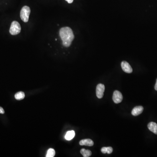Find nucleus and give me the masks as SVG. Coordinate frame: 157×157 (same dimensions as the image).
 I'll use <instances>...</instances> for the list:
<instances>
[{
    "instance_id": "nucleus-1",
    "label": "nucleus",
    "mask_w": 157,
    "mask_h": 157,
    "mask_svg": "<svg viewBox=\"0 0 157 157\" xmlns=\"http://www.w3.org/2000/svg\"><path fill=\"white\" fill-rule=\"evenodd\" d=\"M60 35L62 41V44L66 47L70 46L74 38L71 28L68 27L62 28L60 31Z\"/></svg>"
},
{
    "instance_id": "nucleus-2",
    "label": "nucleus",
    "mask_w": 157,
    "mask_h": 157,
    "mask_svg": "<svg viewBox=\"0 0 157 157\" xmlns=\"http://www.w3.org/2000/svg\"><path fill=\"white\" fill-rule=\"evenodd\" d=\"M30 8L27 6H25L22 7L20 12V17L24 22H27L28 21L29 15L30 14Z\"/></svg>"
},
{
    "instance_id": "nucleus-3",
    "label": "nucleus",
    "mask_w": 157,
    "mask_h": 157,
    "mask_svg": "<svg viewBox=\"0 0 157 157\" xmlns=\"http://www.w3.org/2000/svg\"><path fill=\"white\" fill-rule=\"evenodd\" d=\"M21 31V27L18 22L13 21L11 23L9 32L11 35L15 36L20 33Z\"/></svg>"
},
{
    "instance_id": "nucleus-4",
    "label": "nucleus",
    "mask_w": 157,
    "mask_h": 157,
    "mask_svg": "<svg viewBox=\"0 0 157 157\" xmlns=\"http://www.w3.org/2000/svg\"><path fill=\"white\" fill-rule=\"evenodd\" d=\"M104 91L105 86L101 83L98 84L96 88V95L97 98L99 99H101L103 97Z\"/></svg>"
},
{
    "instance_id": "nucleus-5",
    "label": "nucleus",
    "mask_w": 157,
    "mask_h": 157,
    "mask_svg": "<svg viewBox=\"0 0 157 157\" xmlns=\"http://www.w3.org/2000/svg\"><path fill=\"white\" fill-rule=\"evenodd\" d=\"M113 100L115 103H120L123 100L122 94L119 91H114L113 96Z\"/></svg>"
},
{
    "instance_id": "nucleus-6",
    "label": "nucleus",
    "mask_w": 157,
    "mask_h": 157,
    "mask_svg": "<svg viewBox=\"0 0 157 157\" xmlns=\"http://www.w3.org/2000/svg\"><path fill=\"white\" fill-rule=\"evenodd\" d=\"M122 68L124 72L127 73H132L133 69L130 64L126 61H122L121 64Z\"/></svg>"
},
{
    "instance_id": "nucleus-7",
    "label": "nucleus",
    "mask_w": 157,
    "mask_h": 157,
    "mask_svg": "<svg viewBox=\"0 0 157 157\" xmlns=\"http://www.w3.org/2000/svg\"><path fill=\"white\" fill-rule=\"evenodd\" d=\"M144 108L142 106H137L133 109L132 112V115L137 116L140 115L143 111Z\"/></svg>"
},
{
    "instance_id": "nucleus-8",
    "label": "nucleus",
    "mask_w": 157,
    "mask_h": 157,
    "mask_svg": "<svg viewBox=\"0 0 157 157\" xmlns=\"http://www.w3.org/2000/svg\"><path fill=\"white\" fill-rule=\"evenodd\" d=\"M148 129L154 134H157V124L156 123L151 122L148 125Z\"/></svg>"
},
{
    "instance_id": "nucleus-9",
    "label": "nucleus",
    "mask_w": 157,
    "mask_h": 157,
    "mask_svg": "<svg viewBox=\"0 0 157 157\" xmlns=\"http://www.w3.org/2000/svg\"><path fill=\"white\" fill-rule=\"evenodd\" d=\"M80 145L85 146H92L94 144V142L92 140L90 139H85L81 140L80 142Z\"/></svg>"
},
{
    "instance_id": "nucleus-10",
    "label": "nucleus",
    "mask_w": 157,
    "mask_h": 157,
    "mask_svg": "<svg viewBox=\"0 0 157 157\" xmlns=\"http://www.w3.org/2000/svg\"><path fill=\"white\" fill-rule=\"evenodd\" d=\"M75 133L74 131H68L65 135V139L68 141H70L74 138Z\"/></svg>"
},
{
    "instance_id": "nucleus-11",
    "label": "nucleus",
    "mask_w": 157,
    "mask_h": 157,
    "mask_svg": "<svg viewBox=\"0 0 157 157\" xmlns=\"http://www.w3.org/2000/svg\"><path fill=\"white\" fill-rule=\"evenodd\" d=\"M81 153L84 157H89L91 155L92 152L90 150H86L83 148L81 150Z\"/></svg>"
},
{
    "instance_id": "nucleus-12",
    "label": "nucleus",
    "mask_w": 157,
    "mask_h": 157,
    "mask_svg": "<svg viewBox=\"0 0 157 157\" xmlns=\"http://www.w3.org/2000/svg\"><path fill=\"white\" fill-rule=\"evenodd\" d=\"M15 98L17 100H21L24 99L25 97V93L23 92H19L15 94Z\"/></svg>"
},
{
    "instance_id": "nucleus-13",
    "label": "nucleus",
    "mask_w": 157,
    "mask_h": 157,
    "mask_svg": "<svg viewBox=\"0 0 157 157\" xmlns=\"http://www.w3.org/2000/svg\"><path fill=\"white\" fill-rule=\"evenodd\" d=\"M55 154H56V152H55L54 149H52V148H50L48 151L46 157H53L55 156Z\"/></svg>"
},
{
    "instance_id": "nucleus-14",
    "label": "nucleus",
    "mask_w": 157,
    "mask_h": 157,
    "mask_svg": "<svg viewBox=\"0 0 157 157\" xmlns=\"http://www.w3.org/2000/svg\"><path fill=\"white\" fill-rule=\"evenodd\" d=\"M113 151V149L112 147H107V153L108 154H111L112 153Z\"/></svg>"
},
{
    "instance_id": "nucleus-15",
    "label": "nucleus",
    "mask_w": 157,
    "mask_h": 157,
    "mask_svg": "<svg viewBox=\"0 0 157 157\" xmlns=\"http://www.w3.org/2000/svg\"><path fill=\"white\" fill-rule=\"evenodd\" d=\"M102 153L103 154H106L107 153V147H103L101 149Z\"/></svg>"
},
{
    "instance_id": "nucleus-16",
    "label": "nucleus",
    "mask_w": 157,
    "mask_h": 157,
    "mask_svg": "<svg viewBox=\"0 0 157 157\" xmlns=\"http://www.w3.org/2000/svg\"><path fill=\"white\" fill-rule=\"evenodd\" d=\"M4 113H5V111H4L3 108L0 107V113H1V114H4Z\"/></svg>"
},
{
    "instance_id": "nucleus-17",
    "label": "nucleus",
    "mask_w": 157,
    "mask_h": 157,
    "mask_svg": "<svg viewBox=\"0 0 157 157\" xmlns=\"http://www.w3.org/2000/svg\"><path fill=\"white\" fill-rule=\"evenodd\" d=\"M65 1H66L68 3H69V4H71L73 1V0H65Z\"/></svg>"
},
{
    "instance_id": "nucleus-18",
    "label": "nucleus",
    "mask_w": 157,
    "mask_h": 157,
    "mask_svg": "<svg viewBox=\"0 0 157 157\" xmlns=\"http://www.w3.org/2000/svg\"><path fill=\"white\" fill-rule=\"evenodd\" d=\"M154 89L156 91H157V80H156V83H155V86H154Z\"/></svg>"
}]
</instances>
